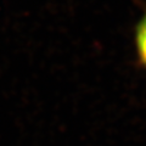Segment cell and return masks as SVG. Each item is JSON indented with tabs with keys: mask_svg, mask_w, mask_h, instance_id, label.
I'll use <instances>...</instances> for the list:
<instances>
[{
	"mask_svg": "<svg viewBox=\"0 0 146 146\" xmlns=\"http://www.w3.org/2000/svg\"><path fill=\"white\" fill-rule=\"evenodd\" d=\"M135 48L139 60L146 67V13L140 20L135 32Z\"/></svg>",
	"mask_w": 146,
	"mask_h": 146,
	"instance_id": "cell-1",
	"label": "cell"
}]
</instances>
